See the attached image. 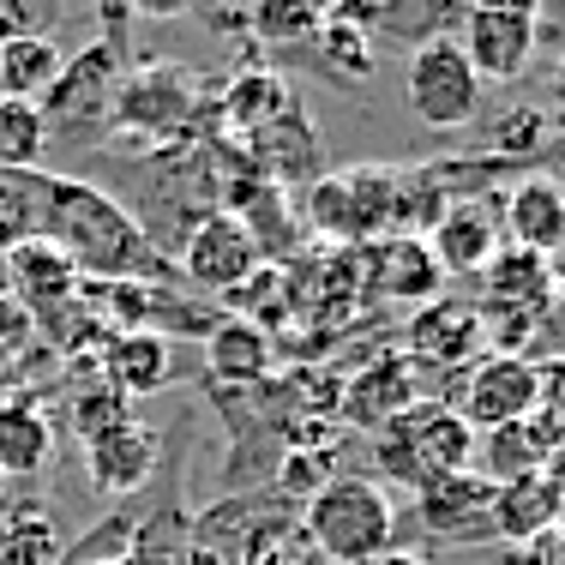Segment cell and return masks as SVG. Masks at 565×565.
I'll list each match as a JSON object with an SVG mask.
<instances>
[{
  "instance_id": "cell-1",
  "label": "cell",
  "mask_w": 565,
  "mask_h": 565,
  "mask_svg": "<svg viewBox=\"0 0 565 565\" xmlns=\"http://www.w3.org/2000/svg\"><path fill=\"white\" fill-rule=\"evenodd\" d=\"M43 235L78 265L85 282H169L174 259L151 241V228L97 181L49 174Z\"/></svg>"
},
{
  "instance_id": "cell-2",
  "label": "cell",
  "mask_w": 565,
  "mask_h": 565,
  "mask_svg": "<svg viewBox=\"0 0 565 565\" xmlns=\"http://www.w3.org/2000/svg\"><path fill=\"white\" fill-rule=\"evenodd\" d=\"M301 535L326 565H367L397 547V505L373 476H331L307 500Z\"/></svg>"
},
{
  "instance_id": "cell-3",
  "label": "cell",
  "mask_w": 565,
  "mask_h": 565,
  "mask_svg": "<svg viewBox=\"0 0 565 565\" xmlns=\"http://www.w3.org/2000/svg\"><path fill=\"white\" fill-rule=\"evenodd\" d=\"M373 463L380 481L397 488H427L434 476H457V469L476 463V427L451 409V403H415L397 422H385L373 434Z\"/></svg>"
},
{
  "instance_id": "cell-4",
  "label": "cell",
  "mask_w": 565,
  "mask_h": 565,
  "mask_svg": "<svg viewBox=\"0 0 565 565\" xmlns=\"http://www.w3.org/2000/svg\"><path fill=\"white\" fill-rule=\"evenodd\" d=\"M120 78H127V61H120V49L109 43V36H97V43L73 49V55L61 61V78L43 90V103H36V109H43L49 139H55V132L90 139V132L109 127Z\"/></svg>"
},
{
  "instance_id": "cell-5",
  "label": "cell",
  "mask_w": 565,
  "mask_h": 565,
  "mask_svg": "<svg viewBox=\"0 0 565 565\" xmlns=\"http://www.w3.org/2000/svg\"><path fill=\"white\" fill-rule=\"evenodd\" d=\"M199 120V78L186 66H169V61H151L139 73L120 78L115 90V115L109 127L120 139H139V145H174L186 127Z\"/></svg>"
},
{
  "instance_id": "cell-6",
  "label": "cell",
  "mask_w": 565,
  "mask_h": 565,
  "mask_svg": "<svg viewBox=\"0 0 565 565\" xmlns=\"http://www.w3.org/2000/svg\"><path fill=\"white\" fill-rule=\"evenodd\" d=\"M403 103H409L415 120H427V127H439V132H457L481 115V78H476V66L463 61L457 36H434V43L409 49Z\"/></svg>"
},
{
  "instance_id": "cell-7",
  "label": "cell",
  "mask_w": 565,
  "mask_h": 565,
  "mask_svg": "<svg viewBox=\"0 0 565 565\" xmlns=\"http://www.w3.org/2000/svg\"><path fill=\"white\" fill-rule=\"evenodd\" d=\"M169 259H174V277H186L199 295H228V289H241V282L259 271L265 253H259V241L247 235L241 217L205 211V217L169 247Z\"/></svg>"
},
{
  "instance_id": "cell-8",
  "label": "cell",
  "mask_w": 565,
  "mask_h": 565,
  "mask_svg": "<svg viewBox=\"0 0 565 565\" xmlns=\"http://www.w3.org/2000/svg\"><path fill=\"white\" fill-rule=\"evenodd\" d=\"M535 397H542V367L530 355H476L463 367V385H457V403L451 409L463 415L476 434H493V427H511V422H530L535 415Z\"/></svg>"
},
{
  "instance_id": "cell-9",
  "label": "cell",
  "mask_w": 565,
  "mask_h": 565,
  "mask_svg": "<svg viewBox=\"0 0 565 565\" xmlns=\"http://www.w3.org/2000/svg\"><path fill=\"white\" fill-rule=\"evenodd\" d=\"M415 518L434 542H451V547L493 542V481H481L476 469L434 476L427 488H415Z\"/></svg>"
},
{
  "instance_id": "cell-10",
  "label": "cell",
  "mask_w": 565,
  "mask_h": 565,
  "mask_svg": "<svg viewBox=\"0 0 565 565\" xmlns=\"http://www.w3.org/2000/svg\"><path fill=\"white\" fill-rule=\"evenodd\" d=\"M488 349V326H481V307L476 301H457V295H434L422 313L409 319L403 331V355L415 367H446V373H463L469 361Z\"/></svg>"
},
{
  "instance_id": "cell-11",
  "label": "cell",
  "mask_w": 565,
  "mask_h": 565,
  "mask_svg": "<svg viewBox=\"0 0 565 565\" xmlns=\"http://www.w3.org/2000/svg\"><path fill=\"white\" fill-rule=\"evenodd\" d=\"M0 271H7V295L12 301H24L36 313V326H43L49 313H61V307L78 301V289H85V277H78V265L66 259L49 235H31L19 241V247L0 259Z\"/></svg>"
},
{
  "instance_id": "cell-12",
  "label": "cell",
  "mask_w": 565,
  "mask_h": 565,
  "mask_svg": "<svg viewBox=\"0 0 565 565\" xmlns=\"http://www.w3.org/2000/svg\"><path fill=\"white\" fill-rule=\"evenodd\" d=\"M457 49L476 66L481 85H518L535 66V49H542V24L530 19H493V12H469L463 31H457Z\"/></svg>"
},
{
  "instance_id": "cell-13",
  "label": "cell",
  "mask_w": 565,
  "mask_h": 565,
  "mask_svg": "<svg viewBox=\"0 0 565 565\" xmlns=\"http://www.w3.org/2000/svg\"><path fill=\"white\" fill-rule=\"evenodd\" d=\"M500 217H493V205H481V199H457L434 217L427 228V253H434V265L446 277H481L488 271V259L500 253Z\"/></svg>"
},
{
  "instance_id": "cell-14",
  "label": "cell",
  "mask_w": 565,
  "mask_h": 565,
  "mask_svg": "<svg viewBox=\"0 0 565 565\" xmlns=\"http://www.w3.org/2000/svg\"><path fill=\"white\" fill-rule=\"evenodd\" d=\"M157 457H163V434L132 415V422L109 427L103 439H85V476L97 493L120 500V493H139L145 481H151Z\"/></svg>"
},
{
  "instance_id": "cell-15",
  "label": "cell",
  "mask_w": 565,
  "mask_h": 565,
  "mask_svg": "<svg viewBox=\"0 0 565 565\" xmlns=\"http://www.w3.org/2000/svg\"><path fill=\"white\" fill-rule=\"evenodd\" d=\"M422 403V367L409 355H380L373 367H361L343 392V422L361 427V434H380L385 422H397L403 409Z\"/></svg>"
},
{
  "instance_id": "cell-16",
  "label": "cell",
  "mask_w": 565,
  "mask_h": 565,
  "mask_svg": "<svg viewBox=\"0 0 565 565\" xmlns=\"http://www.w3.org/2000/svg\"><path fill=\"white\" fill-rule=\"evenodd\" d=\"M97 380L139 409V397H157L174 380V343L163 331H115L97 349Z\"/></svg>"
},
{
  "instance_id": "cell-17",
  "label": "cell",
  "mask_w": 565,
  "mask_h": 565,
  "mask_svg": "<svg viewBox=\"0 0 565 565\" xmlns=\"http://www.w3.org/2000/svg\"><path fill=\"white\" fill-rule=\"evenodd\" d=\"M361 265H367V289L380 295V301L427 307L439 289H446V271L434 265V253H427L422 235H380Z\"/></svg>"
},
{
  "instance_id": "cell-18",
  "label": "cell",
  "mask_w": 565,
  "mask_h": 565,
  "mask_svg": "<svg viewBox=\"0 0 565 565\" xmlns=\"http://www.w3.org/2000/svg\"><path fill=\"white\" fill-rule=\"evenodd\" d=\"M500 228L511 235V247L554 259V247H565V186L554 174H523L500 205Z\"/></svg>"
},
{
  "instance_id": "cell-19",
  "label": "cell",
  "mask_w": 565,
  "mask_h": 565,
  "mask_svg": "<svg viewBox=\"0 0 565 565\" xmlns=\"http://www.w3.org/2000/svg\"><path fill=\"white\" fill-rule=\"evenodd\" d=\"M199 343H205V367L217 385H259V380H271V367H277L271 331H259L241 313H223Z\"/></svg>"
},
{
  "instance_id": "cell-20",
  "label": "cell",
  "mask_w": 565,
  "mask_h": 565,
  "mask_svg": "<svg viewBox=\"0 0 565 565\" xmlns=\"http://www.w3.org/2000/svg\"><path fill=\"white\" fill-rule=\"evenodd\" d=\"M55 457V422L36 397H0V476L36 481Z\"/></svg>"
},
{
  "instance_id": "cell-21",
  "label": "cell",
  "mask_w": 565,
  "mask_h": 565,
  "mask_svg": "<svg viewBox=\"0 0 565 565\" xmlns=\"http://www.w3.org/2000/svg\"><path fill=\"white\" fill-rule=\"evenodd\" d=\"M565 523V500L554 493V481L547 476H523V481H505V488H493V542H542V535H554Z\"/></svg>"
},
{
  "instance_id": "cell-22",
  "label": "cell",
  "mask_w": 565,
  "mask_h": 565,
  "mask_svg": "<svg viewBox=\"0 0 565 565\" xmlns=\"http://www.w3.org/2000/svg\"><path fill=\"white\" fill-rule=\"evenodd\" d=\"M217 109H223V127L235 132V139H253V132H265L271 120H282L295 109V90L277 66H247V73H235L223 85Z\"/></svg>"
},
{
  "instance_id": "cell-23",
  "label": "cell",
  "mask_w": 565,
  "mask_h": 565,
  "mask_svg": "<svg viewBox=\"0 0 565 565\" xmlns=\"http://www.w3.org/2000/svg\"><path fill=\"white\" fill-rule=\"evenodd\" d=\"M247 145V157H253V169L265 174V181H282V174H313L319 169V132H313V120L301 115V103H295L282 120H271L265 132H253V139H241Z\"/></svg>"
},
{
  "instance_id": "cell-24",
  "label": "cell",
  "mask_w": 565,
  "mask_h": 565,
  "mask_svg": "<svg viewBox=\"0 0 565 565\" xmlns=\"http://www.w3.org/2000/svg\"><path fill=\"white\" fill-rule=\"evenodd\" d=\"M488 307H523V313H542V301L559 289L554 282V259L547 253H530V247H500L488 259Z\"/></svg>"
},
{
  "instance_id": "cell-25",
  "label": "cell",
  "mask_w": 565,
  "mask_h": 565,
  "mask_svg": "<svg viewBox=\"0 0 565 565\" xmlns=\"http://www.w3.org/2000/svg\"><path fill=\"white\" fill-rule=\"evenodd\" d=\"M547 463V439L535 434L530 422H511V427H493V434H476V476L505 488V481H523V476H542Z\"/></svg>"
},
{
  "instance_id": "cell-26",
  "label": "cell",
  "mask_w": 565,
  "mask_h": 565,
  "mask_svg": "<svg viewBox=\"0 0 565 565\" xmlns=\"http://www.w3.org/2000/svg\"><path fill=\"white\" fill-rule=\"evenodd\" d=\"M66 542L49 518V505L36 500H12L0 511V565H61Z\"/></svg>"
},
{
  "instance_id": "cell-27",
  "label": "cell",
  "mask_w": 565,
  "mask_h": 565,
  "mask_svg": "<svg viewBox=\"0 0 565 565\" xmlns=\"http://www.w3.org/2000/svg\"><path fill=\"white\" fill-rule=\"evenodd\" d=\"M66 49L55 36H12L0 43V97H19V103H43V90L61 78Z\"/></svg>"
},
{
  "instance_id": "cell-28",
  "label": "cell",
  "mask_w": 565,
  "mask_h": 565,
  "mask_svg": "<svg viewBox=\"0 0 565 565\" xmlns=\"http://www.w3.org/2000/svg\"><path fill=\"white\" fill-rule=\"evenodd\" d=\"M43 199H49V169H31V174L0 169V259L19 241L43 235Z\"/></svg>"
},
{
  "instance_id": "cell-29",
  "label": "cell",
  "mask_w": 565,
  "mask_h": 565,
  "mask_svg": "<svg viewBox=\"0 0 565 565\" xmlns=\"http://www.w3.org/2000/svg\"><path fill=\"white\" fill-rule=\"evenodd\" d=\"M43 157H49L43 109H36V103H19V97H0V169L31 174V169H43Z\"/></svg>"
},
{
  "instance_id": "cell-30",
  "label": "cell",
  "mask_w": 565,
  "mask_h": 565,
  "mask_svg": "<svg viewBox=\"0 0 565 565\" xmlns=\"http://www.w3.org/2000/svg\"><path fill=\"white\" fill-rule=\"evenodd\" d=\"M313 49H319V66H326L331 78H343V85H361V78H373V66H380L373 36L355 31V24H343V19H319Z\"/></svg>"
},
{
  "instance_id": "cell-31",
  "label": "cell",
  "mask_w": 565,
  "mask_h": 565,
  "mask_svg": "<svg viewBox=\"0 0 565 565\" xmlns=\"http://www.w3.org/2000/svg\"><path fill=\"white\" fill-rule=\"evenodd\" d=\"M367 31L422 49V43H434V36H451L446 31V0H380V12H373Z\"/></svg>"
},
{
  "instance_id": "cell-32",
  "label": "cell",
  "mask_w": 565,
  "mask_h": 565,
  "mask_svg": "<svg viewBox=\"0 0 565 565\" xmlns=\"http://www.w3.org/2000/svg\"><path fill=\"white\" fill-rule=\"evenodd\" d=\"M132 403L120 397V392H109L103 380H90V385H73V397H66V422H73V439L85 446V439H103L109 427H120V422H132Z\"/></svg>"
},
{
  "instance_id": "cell-33",
  "label": "cell",
  "mask_w": 565,
  "mask_h": 565,
  "mask_svg": "<svg viewBox=\"0 0 565 565\" xmlns=\"http://www.w3.org/2000/svg\"><path fill=\"white\" fill-rule=\"evenodd\" d=\"M247 24L265 36V43H301V36L319 31V7L313 0H253Z\"/></svg>"
},
{
  "instance_id": "cell-34",
  "label": "cell",
  "mask_w": 565,
  "mask_h": 565,
  "mask_svg": "<svg viewBox=\"0 0 565 565\" xmlns=\"http://www.w3.org/2000/svg\"><path fill=\"white\" fill-rule=\"evenodd\" d=\"M488 139H493V157H535L542 145H554V132H547V115L535 103H518V109L493 120Z\"/></svg>"
},
{
  "instance_id": "cell-35",
  "label": "cell",
  "mask_w": 565,
  "mask_h": 565,
  "mask_svg": "<svg viewBox=\"0 0 565 565\" xmlns=\"http://www.w3.org/2000/svg\"><path fill=\"white\" fill-rule=\"evenodd\" d=\"M530 427L547 439V451L565 446V361H554V367H542V397H535Z\"/></svg>"
},
{
  "instance_id": "cell-36",
  "label": "cell",
  "mask_w": 565,
  "mask_h": 565,
  "mask_svg": "<svg viewBox=\"0 0 565 565\" xmlns=\"http://www.w3.org/2000/svg\"><path fill=\"white\" fill-rule=\"evenodd\" d=\"M338 476V469L326 463V457H313L307 446H289L282 451V463H277V481H282V493H295V500H313L326 481Z\"/></svg>"
},
{
  "instance_id": "cell-37",
  "label": "cell",
  "mask_w": 565,
  "mask_h": 565,
  "mask_svg": "<svg viewBox=\"0 0 565 565\" xmlns=\"http://www.w3.org/2000/svg\"><path fill=\"white\" fill-rule=\"evenodd\" d=\"M55 19H61L55 0H0V43H12V36H49Z\"/></svg>"
},
{
  "instance_id": "cell-38",
  "label": "cell",
  "mask_w": 565,
  "mask_h": 565,
  "mask_svg": "<svg viewBox=\"0 0 565 565\" xmlns=\"http://www.w3.org/2000/svg\"><path fill=\"white\" fill-rule=\"evenodd\" d=\"M24 349H43V326L24 301L0 295V355H24Z\"/></svg>"
},
{
  "instance_id": "cell-39",
  "label": "cell",
  "mask_w": 565,
  "mask_h": 565,
  "mask_svg": "<svg viewBox=\"0 0 565 565\" xmlns=\"http://www.w3.org/2000/svg\"><path fill=\"white\" fill-rule=\"evenodd\" d=\"M120 7H127V19H186L199 0H120Z\"/></svg>"
},
{
  "instance_id": "cell-40",
  "label": "cell",
  "mask_w": 565,
  "mask_h": 565,
  "mask_svg": "<svg viewBox=\"0 0 565 565\" xmlns=\"http://www.w3.org/2000/svg\"><path fill=\"white\" fill-rule=\"evenodd\" d=\"M469 12H493V19H530V24H542V0H469Z\"/></svg>"
},
{
  "instance_id": "cell-41",
  "label": "cell",
  "mask_w": 565,
  "mask_h": 565,
  "mask_svg": "<svg viewBox=\"0 0 565 565\" xmlns=\"http://www.w3.org/2000/svg\"><path fill=\"white\" fill-rule=\"evenodd\" d=\"M547 132H554V145H559V151H565V61L554 66V90H547Z\"/></svg>"
},
{
  "instance_id": "cell-42",
  "label": "cell",
  "mask_w": 565,
  "mask_h": 565,
  "mask_svg": "<svg viewBox=\"0 0 565 565\" xmlns=\"http://www.w3.org/2000/svg\"><path fill=\"white\" fill-rule=\"evenodd\" d=\"M367 565H434L427 554H409V547H392V554H380V559H367Z\"/></svg>"
},
{
  "instance_id": "cell-43",
  "label": "cell",
  "mask_w": 565,
  "mask_h": 565,
  "mask_svg": "<svg viewBox=\"0 0 565 565\" xmlns=\"http://www.w3.org/2000/svg\"><path fill=\"white\" fill-rule=\"evenodd\" d=\"M97 7L109 12V24H115V31H109V43L120 49V24H127V7H120V0H97Z\"/></svg>"
},
{
  "instance_id": "cell-44",
  "label": "cell",
  "mask_w": 565,
  "mask_h": 565,
  "mask_svg": "<svg viewBox=\"0 0 565 565\" xmlns=\"http://www.w3.org/2000/svg\"><path fill=\"white\" fill-rule=\"evenodd\" d=\"M7 505H12V481L0 476V511H7Z\"/></svg>"
},
{
  "instance_id": "cell-45",
  "label": "cell",
  "mask_w": 565,
  "mask_h": 565,
  "mask_svg": "<svg viewBox=\"0 0 565 565\" xmlns=\"http://www.w3.org/2000/svg\"><path fill=\"white\" fill-rule=\"evenodd\" d=\"M103 565H132V559H103Z\"/></svg>"
}]
</instances>
